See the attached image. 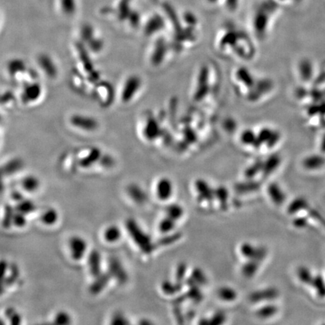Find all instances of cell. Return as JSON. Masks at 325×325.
I'll list each match as a JSON object with an SVG mask.
<instances>
[{
    "instance_id": "1",
    "label": "cell",
    "mask_w": 325,
    "mask_h": 325,
    "mask_svg": "<svg viewBox=\"0 0 325 325\" xmlns=\"http://www.w3.org/2000/svg\"><path fill=\"white\" fill-rule=\"evenodd\" d=\"M126 228L133 241L143 253L145 254L152 253L155 249V245L134 219L130 218L126 221Z\"/></svg>"
},
{
    "instance_id": "2",
    "label": "cell",
    "mask_w": 325,
    "mask_h": 325,
    "mask_svg": "<svg viewBox=\"0 0 325 325\" xmlns=\"http://www.w3.org/2000/svg\"><path fill=\"white\" fill-rule=\"evenodd\" d=\"M142 81L140 77L136 75H130L124 81L121 88V101L128 103L138 94L141 88Z\"/></svg>"
},
{
    "instance_id": "3",
    "label": "cell",
    "mask_w": 325,
    "mask_h": 325,
    "mask_svg": "<svg viewBox=\"0 0 325 325\" xmlns=\"http://www.w3.org/2000/svg\"><path fill=\"white\" fill-rule=\"evenodd\" d=\"M108 273L112 279L120 284H125L128 281V274L122 263L116 257H111L108 261Z\"/></svg>"
},
{
    "instance_id": "4",
    "label": "cell",
    "mask_w": 325,
    "mask_h": 325,
    "mask_svg": "<svg viewBox=\"0 0 325 325\" xmlns=\"http://www.w3.org/2000/svg\"><path fill=\"white\" fill-rule=\"evenodd\" d=\"M70 123L74 127L84 130V131H94L99 127L97 120L91 116L83 115V114H74L70 117Z\"/></svg>"
},
{
    "instance_id": "5",
    "label": "cell",
    "mask_w": 325,
    "mask_h": 325,
    "mask_svg": "<svg viewBox=\"0 0 325 325\" xmlns=\"http://www.w3.org/2000/svg\"><path fill=\"white\" fill-rule=\"evenodd\" d=\"M69 247L72 258L75 261H78L83 258L87 253V243L81 236H72L70 240Z\"/></svg>"
},
{
    "instance_id": "6",
    "label": "cell",
    "mask_w": 325,
    "mask_h": 325,
    "mask_svg": "<svg viewBox=\"0 0 325 325\" xmlns=\"http://www.w3.org/2000/svg\"><path fill=\"white\" fill-rule=\"evenodd\" d=\"M242 254L249 260L261 262L267 257V249L263 247H255L249 243H243L240 248Z\"/></svg>"
},
{
    "instance_id": "7",
    "label": "cell",
    "mask_w": 325,
    "mask_h": 325,
    "mask_svg": "<svg viewBox=\"0 0 325 325\" xmlns=\"http://www.w3.org/2000/svg\"><path fill=\"white\" fill-rule=\"evenodd\" d=\"M41 95V87L38 83H31L24 85L21 92V100L24 103H32L37 101Z\"/></svg>"
},
{
    "instance_id": "8",
    "label": "cell",
    "mask_w": 325,
    "mask_h": 325,
    "mask_svg": "<svg viewBox=\"0 0 325 325\" xmlns=\"http://www.w3.org/2000/svg\"><path fill=\"white\" fill-rule=\"evenodd\" d=\"M173 183L169 179L162 178L159 180L156 187V194L159 200L167 201L173 195Z\"/></svg>"
},
{
    "instance_id": "9",
    "label": "cell",
    "mask_w": 325,
    "mask_h": 325,
    "mask_svg": "<svg viewBox=\"0 0 325 325\" xmlns=\"http://www.w3.org/2000/svg\"><path fill=\"white\" fill-rule=\"evenodd\" d=\"M279 296V291L274 288H267L263 290H256L251 293L249 299L253 303L272 300L276 299Z\"/></svg>"
},
{
    "instance_id": "10",
    "label": "cell",
    "mask_w": 325,
    "mask_h": 325,
    "mask_svg": "<svg viewBox=\"0 0 325 325\" xmlns=\"http://www.w3.org/2000/svg\"><path fill=\"white\" fill-rule=\"evenodd\" d=\"M101 254L97 249L91 251L87 257V266L91 276L96 277L102 273Z\"/></svg>"
},
{
    "instance_id": "11",
    "label": "cell",
    "mask_w": 325,
    "mask_h": 325,
    "mask_svg": "<svg viewBox=\"0 0 325 325\" xmlns=\"http://www.w3.org/2000/svg\"><path fill=\"white\" fill-rule=\"evenodd\" d=\"M111 279V276L108 272L102 273L99 276H96L94 277L93 283L90 286V292L92 294H98V293H101L108 286Z\"/></svg>"
},
{
    "instance_id": "12",
    "label": "cell",
    "mask_w": 325,
    "mask_h": 325,
    "mask_svg": "<svg viewBox=\"0 0 325 325\" xmlns=\"http://www.w3.org/2000/svg\"><path fill=\"white\" fill-rule=\"evenodd\" d=\"M38 63L45 75L51 78H55L57 75V70L55 64L49 56L42 54L38 58Z\"/></svg>"
},
{
    "instance_id": "13",
    "label": "cell",
    "mask_w": 325,
    "mask_h": 325,
    "mask_svg": "<svg viewBox=\"0 0 325 325\" xmlns=\"http://www.w3.org/2000/svg\"><path fill=\"white\" fill-rule=\"evenodd\" d=\"M196 189L198 193L199 197L205 201L211 202L214 200L215 190L211 188L210 184L203 180H197L195 183Z\"/></svg>"
},
{
    "instance_id": "14",
    "label": "cell",
    "mask_w": 325,
    "mask_h": 325,
    "mask_svg": "<svg viewBox=\"0 0 325 325\" xmlns=\"http://www.w3.org/2000/svg\"><path fill=\"white\" fill-rule=\"evenodd\" d=\"M102 152L98 147H91L85 157L80 160L79 164L81 167L88 168L100 161L102 157Z\"/></svg>"
},
{
    "instance_id": "15",
    "label": "cell",
    "mask_w": 325,
    "mask_h": 325,
    "mask_svg": "<svg viewBox=\"0 0 325 325\" xmlns=\"http://www.w3.org/2000/svg\"><path fill=\"white\" fill-rule=\"evenodd\" d=\"M269 196L271 198L272 201L276 205H282L285 203L286 200V194L283 190L279 187V184L276 183H272L269 184L267 188Z\"/></svg>"
},
{
    "instance_id": "16",
    "label": "cell",
    "mask_w": 325,
    "mask_h": 325,
    "mask_svg": "<svg viewBox=\"0 0 325 325\" xmlns=\"http://www.w3.org/2000/svg\"><path fill=\"white\" fill-rule=\"evenodd\" d=\"M127 192L130 198L135 203L141 204L147 200V194H145V192L137 184H130L127 188Z\"/></svg>"
},
{
    "instance_id": "17",
    "label": "cell",
    "mask_w": 325,
    "mask_h": 325,
    "mask_svg": "<svg viewBox=\"0 0 325 325\" xmlns=\"http://www.w3.org/2000/svg\"><path fill=\"white\" fill-rule=\"evenodd\" d=\"M260 262L254 260H249L242 267V274L246 278H253L258 271Z\"/></svg>"
},
{
    "instance_id": "18",
    "label": "cell",
    "mask_w": 325,
    "mask_h": 325,
    "mask_svg": "<svg viewBox=\"0 0 325 325\" xmlns=\"http://www.w3.org/2000/svg\"><path fill=\"white\" fill-rule=\"evenodd\" d=\"M121 237V230L117 225H110L104 231V239L107 243H116Z\"/></svg>"
},
{
    "instance_id": "19",
    "label": "cell",
    "mask_w": 325,
    "mask_h": 325,
    "mask_svg": "<svg viewBox=\"0 0 325 325\" xmlns=\"http://www.w3.org/2000/svg\"><path fill=\"white\" fill-rule=\"evenodd\" d=\"M21 185H22L23 189L27 192H34L38 190L40 185V181L37 177L35 176H26L25 178L23 179L21 181Z\"/></svg>"
},
{
    "instance_id": "20",
    "label": "cell",
    "mask_w": 325,
    "mask_h": 325,
    "mask_svg": "<svg viewBox=\"0 0 325 325\" xmlns=\"http://www.w3.org/2000/svg\"><path fill=\"white\" fill-rule=\"evenodd\" d=\"M183 285L181 283H173L170 280H164L161 284V290L165 294L173 295L180 292L182 289Z\"/></svg>"
},
{
    "instance_id": "21",
    "label": "cell",
    "mask_w": 325,
    "mask_h": 325,
    "mask_svg": "<svg viewBox=\"0 0 325 325\" xmlns=\"http://www.w3.org/2000/svg\"><path fill=\"white\" fill-rule=\"evenodd\" d=\"M260 184L257 181H248L239 183L235 185L234 189L239 194H246L249 192L255 191L260 188Z\"/></svg>"
},
{
    "instance_id": "22",
    "label": "cell",
    "mask_w": 325,
    "mask_h": 325,
    "mask_svg": "<svg viewBox=\"0 0 325 325\" xmlns=\"http://www.w3.org/2000/svg\"><path fill=\"white\" fill-rule=\"evenodd\" d=\"M308 207V202L303 197H299L293 200L288 206V213L291 215L296 214L302 210H306Z\"/></svg>"
},
{
    "instance_id": "23",
    "label": "cell",
    "mask_w": 325,
    "mask_h": 325,
    "mask_svg": "<svg viewBox=\"0 0 325 325\" xmlns=\"http://www.w3.org/2000/svg\"><path fill=\"white\" fill-rule=\"evenodd\" d=\"M58 218L59 215L57 210L51 208L43 213L40 217L41 222L47 226L54 225L57 222Z\"/></svg>"
},
{
    "instance_id": "24",
    "label": "cell",
    "mask_w": 325,
    "mask_h": 325,
    "mask_svg": "<svg viewBox=\"0 0 325 325\" xmlns=\"http://www.w3.org/2000/svg\"><path fill=\"white\" fill-rule=\"evenodd\" d=\"M23 167V162L18 158L11 159L7 162L5 165L2 168V173L4 174L10 175L17 173L21 170Z\"/></svg>"
},
{
    "instance_id": "25",
    "label": "cell",
    "mask_w": 325,
    "mask_h": 325,
    "mask_svg": "<svg viewBox=\"0 0 325 325\" xmlns=\"http://www.w3.org/2000/svg\"><path fill=\"white\" fill-rule=\"evenodd\" d=\"M36 208V206L32 200L24 199L21 201L18 202L15 210L27 216V215L34 213Z\"/></svg>"
},
{
    "instance_id": "26",
    "label": "cell",
    "mask_w": 325,
    "mask_h": 325,
    "mask_svg": "<svg viewBox=\"0 0 325 325\" xmlns=\"http://www.w3.org/2000/svg\"><path fill=\"white\" fill-rule=\"evenodd\" d=\"M166 213L168 217H171L173 220H177L182 217L184 215V210L180 205L173 203L169 205L166 208Z\"/></svg>"
},
{
    "instance_id": "27",
    "label": "cell",
    "mask_w": 325,
    "mask_h": 325,
    "mask_svg": "<svg viewBox=\"0 0 325 325\" xmlns=\"http://www.w3.org/2000/svg\"><path fill=\"white\" fill-rule=\"evenodd\" d=\"M218 297L224 301H233L237 297V293L234 289L228 286H224L217 290Z\"/></svg>"
},
{
    "instance_id": "28",
    "label": "cell",
    "mask_w": 325,
    "mask_h": 325,
    "mask_svg": "<svg viewBox=\"0 0 325 325\" xmlns=\"http://www.w3.org/2000/svg\"><path fill=\"white\" fill-rule=\"evenodd\" d=\"M277 306L273 304H267L262 306L257 312V315L261 319H268L273 317L277 313Z\"/></svg>"
},
{
    "instance_id": "29",
    "label": "cell",
    "mask_w": 325,
    "mask_h": 325,
    "mask_svg": "<svg viewBox=\"0 0 325 325\" xmlns=\"http://www.w3.org/2000/svg\"><path fill=\"white\" fill-rule=\"evenodd\" d=\"M280 160L279 158L276 156L270 157L267 160V161L265 163L264 165L263 166V174L264 176H268L277 168L279 166Z\"/></svg>"
},
{
    "instance_id": "30",
    "label": "cell",
    "mask_w": 325,
    "mask_h": 325,
    "mask_svg": "<svg viewBox=\"0 0 325 325\" xmlns=\"http://www.w3.org/2000/svg\"><path fill=\"white\" fill-rule=\"evenodd\" d=\"M25 67V63L23 62L21 60H13L11 62L8 63V73L11 76L12 75L16 76L21 70H26Z\"/></svg>"
},
{
    "instance_id": "31",
    "label": "cell",
    "mask_w": 325,
    "mask_h": 325,
    "mask_svg": "<svg viewBox=\"0 0 325 325\" xmlns=\"http://www.w3.org/2000/svg\"><path fill=\"white\" fill-rule=\"evenodd\" d=\"M15 211L16 210H14L9 204L5 205V214H4L3 220H2V226L5 228H9L11 225H13V218H14Z\"/></svg>"
},
{
    "instance_id": "32",
    "label": "cell",
    "mask_w": 325,
    "mask_h": 325,
    "mask_svg": "<svg viewBox=\"0 0 325 325\" xmlns=\"http://www.w3.org/2000/svg\"><path fill=\"white\" fill-rule=\"evenodd\" d=\"M175 226H176V220L167 216L160 220V224H159V230L161 233L167 234L174 229Z\"/></svg>"
},
{
    "instance_id": "33",
    "label": "cell",
    "mask_w": 325,
    "mask_h": 325,
    "mask_svg": "<svg viewBox=\"0 0 325 325\" xmlns=\"http://www.w3.org/2000/svg\"><path fill=\"white\" fill-rule=\"evenodd\" d=\"M215 197L220 202V205L224 207L227 206L229 198V192L224 186H220L215 190Z\"/></svg>"
},
{
    "instance_id": "34",
    "label": "cell",
    "mask_w": 325,
    "mask_h": 325,
    "mask_svg": "<svg viewBox=\"0 0 325 325\" xmlns=\"http://www.w3.org/2000/svg\"><path fill=\"white\" fill-rule=\"evenodd\" d=\"M297 276L300 282L306 285H311L314 276L309 269L301 267L297 270Z\"/></svg>"
},
{
    "instance_id": "35",
    "label": "cell",
    "mask_w": 325,
    "mask_h": 325,
    "mask_svg": "<svg viewBox=\"0 0 325 325\" xmlns=\"http://www.w3.org/2000/svg\"><path fill=\"white\" fill-rule=\"evenodd\" d=\"M181 237V234L179 232L173 233V234L167 235L162 237L157 241V246H167L173 244L176 242L180 240Z\"/></svg>"
},
{
    "instance_id": "36",
    "label": "cell",
    "mask_w": 325,
    "mask_h": 325,
    "mask_svg": "<svg viewBox=\"0 0 325 325\" xmlns=\"http://www.w3.org/2000/svg\"><path fill=\"white\" fill-rule=\"evenodd\" d=\"M311 285L316 289L319 296L321 297H325V281L322 276H314Z\"/></svg>"
},
{
    "instance_id": "37",
    "label": "cell",
    "mask_w": 325,
    "mask_h": 325,
    "mask_svg": "<svg viewBox=\"0 0 325 325\" xmlns=\"http://www.w3.org/2000/svg\"><path fill=\"white\" fill-rule=\"evenodd\" d=\"M198 286H195L189 287V290H187L185 294L187 298L190 299L194 302H197V303L203 300V293H202L201 290H200Z\"/></svg>"
},
{
    "instance_id": "38",
    "label": "cell",
    "mask_w": 325,
    "mask_h": 325,
    "mask_svg": "<svg viewBox=\"0 0 325 325\" xmlns=\"http://www.w3.org/2000/svg\"><path fill=\"white\" fill-rule=\"evenodd\" d=\"M190 277L199 286H205L207 283V278L200 268H195L192 271Z\"/></svg>"
},
{
    "instance_id": "39",
    "label": "cell",
    "mask_w": 325,
    "mask_h": 325,
    "mask_svg": "<svg viewBox=\"0 0 325 325\" xmlns=\"http://www.w3.org/2000/svg\"><path fill=\"white\" fill-rule=\"evenodd\" d=\"M5 316L8 318L11 325H18L22 322L21 315L14 308H8L5 310Z\"/></svg>"
},
{
    "instance_id": "40",
    "label": "cell",
    "mask_w": 325,
    "mask_h": 325,
    "mask_svg": "<svg viewBox=\"0 0 325 325\" xmlns=\"http://www.w3.org/2000/svg\"><path fill=\"white\" fill-rule=\"evenodd\" d=\"M54 323L58 325H67L72 323L70 315L65 311H60L54 317Z\"/></svg>"
},
{
    "instance_id": "41",
    "label": "cell",
    "mask_w": 325,
    "mask_h": 325,
    "mask_svg": "<svg viewBox=\"0 0 325 325\" xmlns=\"http://www.w3.org/2000/svg\"><path fill=\"white\" fill-rule=\"evenodd\" d=\"M19 277V270L15 265H13L11 267V273L9 276L7 278H4L2 279V285L5 284L6 286H11L15 283V281Z\"/></svg>"
},
{
    "instance_id": "42",
    "label": "cell",
    "mask_w": 325,
    "mask_h": 325,
    "mask_svg": "<svg viewBox=\"0 0 325 325\" xmlns=\"http://www.w3.org/2000/svg\"><path fill=\"white\" fill-rule=\"evenodd\" d=\"M26 216H27V215L20 213V212L16 210L15 213H14V218H13V225L17 227H24L27 222Z\"/></svg>"
},
{
    "instance_id": "43",
    "label": "cell",
    "mask_w": 325,
    "mask_h": 325,
    "mask_svg": "<svg viewBox=\"0 0 325 325\" xmlns=\"http://www.w3.org/2000/svg\"><path fill=\"white\" fill-rule=\"evenodd\" d=\"M186 272H187V265L184 263H180L176 268V281L178 283H182L185 278Z\"/></svg>"
},
{
    "instance_id": "44",
    "label": "cell",
    "mask_w": 325,
    "mask_h": 325,
    "mask_svg": "<svg viewBox=\"0 0 325 325\" xmlns=\"http://www.w3.org/2000/svg\"><path fill=\"white\" fill-rule=\"evenodd\" d=\"M263 169V165H262L260 162H257L254 165L252 166V167H249V169H247L245 173V176H246V178L253 179V177L256 176L257 173H258L260 170H261Z\"/></svg>"
},
{
    "instance_id": "45",
    "label": "cell",
    "mask_w": 325,
    "mask_h": 325,
    "mask_svg": "<svg viewBox=\"0 0 325 325\" xmlns=\"http://www.w3.org/2000/svg\"><path fill=\"white\" fill-rule=\"evenodd\" d=\"M210 320V325H222L226 322V316L224 313L218 312L216 313Z\"/></svg>"
},
{
    "instance_id": "46",
    "label": "cell",
    "mask_w": 325,
    "mask_h": 325,
    "mask_svg": "<svg viewBox=\"0 0 325 325\" xmlns=\"http://www.w3.org/2000/svg\"><path fill=\"white\" fill-rule=\"evenodd\" d=\"M62 10L64 14H72L75 11V3L74 1L72 2L71 0H63Z\"/></svg>"
},
{
    "instance_id": "47",
    "label": "cell",
    "mask_w": 325,
    "mask_h": 325,
    "mask_svg": "<svg viewBox=\"0 0 325 325\" xmlns=\"http://www.w3.org/2000/svg\"><path fill=\"white\" fill-rule=\"evenodd\" d=\"M111 324L114 325H129L130 322L123 315L117 313V314L114 315L111 318Z\"/></svg>"
},
{
    "instance_id": "48",
    "label": "cell",
    "mask_w": 325,
    "mask_h": 325,
    "mask_svg": "<svg viewBox=\"0 0 325 325\" xmlns=\"http://www.w3.org/2000/svg\"><path fill=\"white\" fill-rule=\"evenodd\" d=\"M100 161L101 162V165L106 167V168H109V167H112L114 165V160H113L111 156H102Z\"/></svg>"
},
{
    "instance_id": "49",
    "label": "cell",
    "mask_w": 325,
    "mask_h": 325,
    "mask_svg": "<svg viewBox=\"0 0 325 325\" xmlns=\"http://www.w3.org/2000/svg\"><path fill=\"white\" fill-rule=\"evenodd\" d=\"M307 220L305 217H297L293 221V225L297 228H303L307 225Z\"/></svg>"
},
{
    "instance_id": "50",
    "label": "cell",
    "mask_w": 325,
    "mask_h": 325,
    "mask_svg": "<svg viewBox=\"0 0 325 325\" xmlns=\"http://www.w3.org/2000/svg\"><path fill=\"white\" fill-rule=\"evenodd\" d=\"M11 198H12L14 201L17 202V203L21 201V200L24 199L22 194L19 191H13L11 193Z\"/></svg>"
},
{
    "instance_id": "51",
    "label": "cell",
    "mask_w": 325,
    "mask_h": 325,
    "mask_svg": "<svg viewBox=\"0 0 325 325\" xmlns=\"http://www.w3.org/2000/svg\"><path fill=\"white\" fill-rule=\"evenodd\" d=\"M175 315H176V319L178 321L179 323H184V318H183V316L181 315V312L180 308L176 307V309H175Z\"/></svg>"
},
{
    "instance_id": "52",
    "label": "cell",
    "mask_w": 325,
    "mask_h": 325,
    "mask_svg": "<svg viewBox=\"0 0 325 325\" xmlns=\"http://www.w3.org/2000/svg\"><path fill=\"white\" fill-rule=\"evenodd\" d=\"M140 324H141V325H151V322L144 319V320L140 322Z\"/></svg>"
}]
</instances>
